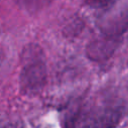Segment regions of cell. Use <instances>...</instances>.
I'll list each match as a JSON object with an SVG mask.
<instances>
[{"mask_svg": "<svg viewBox=\"0 0 128 128\" xmlns=\"http://www.w3.org/2000/svg\"><path fill=\"white\" fill-rule=\"evenodd\" d=\"M47 68L44 53L38 45L30 44L23 50L21 56L20 85L25 93L39 92L45 85Z\"/></svg>", "mask_w": 128, "mask_h": 128, "instance_id": "cell-1", "label": "cell"}, {"mask_svg": "<svg viewBox=\"0 0 128 128\" xmlns=\"http://www.w3.org/2000/svg\"><path fill=\"white\" fill-rule=\"evenodd\" d=\"M119 36L106 35L95 39L87 46V56L93 61H104L110 58L119 46Z\"/></svg>", "mask_w": 128, "mask_h": 128, "instance_id": "cell-2", "label": "cell"}, {"mask_svg": "<svg viewBox=\"0 0 128 128\" xmlns=\"http://www.w3.org/2000/svg\"><path fill=\"white\" fill-rule=\"evenodd\" d=\"M15 1H17L21 6H23L26 9L34 10L40 7L42 0H15Z\"/></svg>", "mask_w": 128, "mask_h": 128, "instance_id": "cell-4", "label": "cell"}, {"mask_svg": "<svg viewBox=\"0 0 128 128\" xmlns=\"http://www.w3.org/2000/svg\"><path fill=\"white\" fill-rule=\"evenodd\" d=\"M83 2L91 8L100 9V8H107L111 6L115 2V0H83Z\"/></svg>", "mask_w": 128, "mask_h": 128, "instance_id": "cell-3", "label": "cell"}]
</instances>
